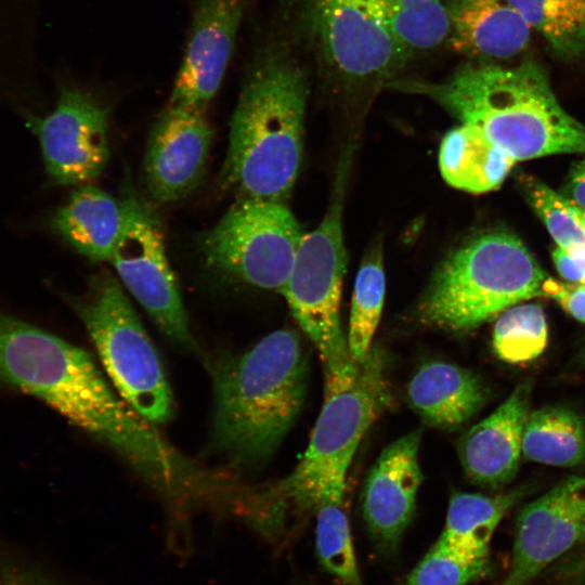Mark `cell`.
<instances>
[{
    "instance_id": "44dd1931",
    "label": "cell",
    "mask_w": 585,
    "mask_h": 585,
    "mask_svg": "<svg viewBox=\"0 0 585 585\" xmlns=\"http://www.w3.org/2000/svg\"><path fill=\"white\" fill-rule=\"evenodd\" d=\"M515 164L484 133L466 123L450 130L440 145L439 168L445 182L473 194L498 188Z\"/></svg>"
},
{
    "instance_id": "d6986e66",
    "label": "cell",
    "mask_w": 585,
    "mask_h": 585,
    "mask_svg": "<svg viewBox=\"0 0 585 585\" xmlns=\"http://www.w3.org/2000/svg\"><path fill=\"white\" fill-rule=\"evenodd\" d=\"M413 410L430 426L454 429L484 405L487 390L471 370L434 361L419 367L407 385Z\"/></svg>"
},
{
    "instance_id": "4316f807",
    "label": "cell",
    "mask_w": 585,
    "mask_h": 585,
    "mask_svg": "<svg viewBox=\"0 0 585 585\" xmlns=\"http://www.w3.org/2000/svg\"><path fill=\"white\" fill-rule=\"evenodd\" d=\"M521 186L526 202L544 222L557 247L585 258V210L541 180L523 176Z\"/></svg>"
},
{
    "instance_id": "ac0fdd59",
    "label": "cell",
    "mask_w": 585,
    "mask_h": 585,
    "mask_svg": "<svg viewBox=\"0 0 585 585\" xmlns=\"http://www.w3.org/2000/svg\"><path fill=\"white\" fill-rule=\"evenodd\" d=\"M452 49L471 61L511 58L526 49L531 27L506 0H446Z\"/></svg>"
},
{
    "instance_id": "4fadbf2b",
    "label": "cell",
    "mask_w": 585,
    "mask_h": 585,
    "mask_svg": "<svg viewBox=\"0 0 585 585\" xmlns=\"http://www.w3.org/2000/svg\"><path fill=\"white\" fill-rule=\"evenodd\" d=\"M508 572L499 585H529L585 542V477L573 476L525 505L517 517Z\"/></svg>"
},
{
    "instance_id": "f1b7e54d",
    "label": "cell",
    "mask_w": 585,
    "mask_h": 585,
    "mask_svg": "<svg viewBox=\"0 0 585 585\" xmlns=\"http://www.w3.org/2000/svg\"><path fill=\"white\" fill-rule=\"evenodd\" d=\"M343 498H329L316 507L315 546L321 566L346 585H361Z\"/></svg>"
},
{
    "instance_id": "5bb4252c",
    "label": "cell",
    "mask_w": 585,
    "mask_h": 585,
    "mask_svg": "<svg viewBox=\"0 0 585 585\" xmlns=\"http://www.w3.org/2000/svg\"><path fill=\"white\" fill-rule=\"evenodd\" d=\"M213 130L205 110L170 104L148 138L144 177L150 195L171 203L188 195L203 178Z\"/></svg>"
},
{
    "instance_id": "d6a6232c",
    "label": "cell",
    "mask_w": 585,
    "mask_h": 585,
    "mask_svg": "<svg viewBox=\"0 0 585 585\" xmlns=\"http://www.w3.org/2000/svg\"><path fill=\"white\" fill-rule=\"evenodd\" d=\"M566 195L585 210V159L570 168L566 184Z\"/></svg>"
},
{
    "instance_id": "ba28073f",
    "label": "cell",
    "mask_w": 585,
    "mask_h": 585,
    "mask_svg": "<svg viewBox=\"0 0 585 585\" xmlns=\"http://www.w3.org/2000/svg\"><path fill=\"white\" fill-rule=\"evenodd\" d=\"M303 235L285 203L239 197L199 245L206 265L218 274L281 292Z\"/></svg>"
},
{
    "instance_id": "4dcf8cb0",
    "label": "cell",
    "mask_w": 585,
    "mask_h": 585,
    "mask_svg": "<svg viewBox=\"0 0 585 585\" xmlns=\"http://www.w3.org/2000/svg\"><path fill=\"white\" fill-rule=\"evenodd\" d=\"M542 289L544 295L552 298L571 316L585 323V284L546 278Z\"/></svg>"
},
{
    "instance_id": "5b68a950",
    "label": "cell",
    "mask_w": 585,
    "mask_h": 585,
    "mask_svg": "<svg viewBox=\"0 0 585 585\" xmlns=\"http://www.w3.org/2000/svg\"><path fill=\"white\" fill-rule=\"evenodd\" d=\"M0 380L102 441L118 434L128 419L127 405L84 350L1 312Z\"/></svg>"
},
{
    "instance_id": "7a4b0ae2",
    "label": "cell",
    "mask_w": 585,
    "mask_h": 585,
    "mask_svg": "<svg viewBox=\"0 0 585 585\" xmlns=\"http://www.w3.org/2000/svg\"><path fill=\"white\" fill-rule=\"evenodd\" d=\"M308 77L281 43L259 49L230 121L223 181L239 197L285 202L303 150Z\"/></svg>"
},
{
    "instance_id": "cb8c5ba5",
    "label": "cell",
    "mask_w": 585,
    "mask_h": 585,
    "mask_svg": "<svg viewBox=\"0 0 585 585\" xmlns=\"http://www.w3.org/2000/svg\"><path fill=\"white\" fill-rule=\"evenodd\" d=\"M522 456L528 460L572 467L585 459V422L574 411L547 406L530 411L523 431Z\"/></svg>"
},
{
    "instance_id": "7c38bea8",
    "label": "cell",
    "mask_w": 585,
    "mask_h": 585,
    "mask_svg": "<svg viewBox=\"0 0 585 585\" xmlns=\"http://www.w3.org/2000/svg\"><path fill=\"white\" fill-rule=\"evenodd\" d=\"M26 120L51 183L81 185L102 174L109 155L107 109L91 95L63 88L49 115L29 114Z\"/></svg>"
},
{
    "instance_id": "52a82bcc",
    "label": "cell",
    "mask_w": 585,
    "mask_h": 585,
    "mask_svg": "<svg viewBox=\"0 0 585 585\" xmlns=\"http://www.w3.org/2000/svg\"><path fill=\"white\" fill-rule=\"evenodd\" d=\"M120 396L150 422L172 415V394L158 354L109 271L91 276L82 296L69 299Z\"/></svg>"
},
{
    "instance_id": "9c48e42d",
    "label": "cell",
    "mask_w": 585,
    "mask_h": 585,
    "mask_svg": "<svg viewBox=\"0 0 585 585\" xmlns=\"http://www.w3.org/2000/svg\"><path fill=\"white\" fill-rule=\"evenodd\" d=\"M341 188L316 229L304 234L281 290L290 312L318 351L324 368L352 356L340 326L339 306L347 269Z\"/></svg>"
},
{
    "instance_id": "8fae6325",
    "label": "cell",
    "mask_w": 585,
    "mask_h": 585,
    "mask_svg": "<svg viewBox=\"0 0 585 585\" xmlns=\"http://www.w3.org/2000/svg\"><path fill=\"white\" fill-rule=\"evenodd\" d=\"M121 203L123 226L110 259L120 283L170 340L194 348L157 216L133 192H125Z\"/></svg>"
},
{
    "instance_id": "e575fe53",
    "label": "cell",
    "mask_w": 585,
    "mask_h": 585,
    "mask_svg": "<svg viewBox=\"0 0 585 585\" xmlns=\"http://www.w3.org/2000/svg\"><path fill=\"white\" fill-rule=\"evenodd\" d=\"M25 3H30V2H25V0H0V30L6 31V29L11 28V26L13 27L16 26L15 24L4 23V21L15 22L14 20H3L2 17L4 18L25 17L24 15H18V13L24 14L25 12V11H21L20 9H26L24 5L18 6V4H25ZM0 35L8 36L9 34L0 32Z\"/></svg>"
},
{
    "instance_id": "7402d4cb",
    "label": "cell",
    "mask_w": 585,
    "mask_h": 585,
    "mask_svg": "<svg viewBox=\"0 0 585 585\" xmlns=\"http://www.w3.org/2000/svg\"><path fill=\"white\" fill-rule=\"evenodd\" d=\"M523 494L522 489L495 495L453 493L445 526L437 543L468 558H489L495 529Z\"/></svg>"
},
{
    "instance_id": "277c9868",
    "label": "cell",
    "mask_w": 585,
    "mask_h": 585,
    "mask_svg": "<svg viewBox=\"0 0 585 585\" xmlns=\"http://www.w3.org/2000/svg\"><path fill=\"white\" fill-rule=\"evenodd\" d=\"M324 401L306 452L294 471L263 487L275 517L289 507L314 510L329 498H343L346 477L364 434L386 406V356L372 347L366 359L324 368Z\"/></svg>"
},
{
    "instance_id": "d4e9b609",
    "label": "cell",
    "mask_w": 585,
    "mask_h": 585,
    "mask_svg": "<svg viewBox=\"0 0 585 585\" xmlns=\"http://www.w3.org/2000/svg\"><path fill=\"white\" fill-rule=\"evenodd\" d=\"M568 61L585 58V0H506Z\"/></svg>"
},
{
    "instance_id": "3957f363",
    "label": "cell",
    "mask_w": 585,
    "mask_h": 585,
    "mask_svg": "<svg viewBox=\"0 0 585 585\" xmlns=\"http://www.w3.org/2000/svg\"><path fill=\"white\" fill-rule=\"evenodd\" d=\"M307 365L298 335L280 329L214 364V447L238 468L268 459L304 401Z\"/></svg>"
},
{
    "instance_id": "484cf974",
    "label": "cell",
    "mask_w": 585,
    "mask_h": 585,
    "mask_svg": "<svg viewBox=\"0 0 585 585\" xmlns=\"http://www.w3.org/2000/svg\"><path fill=\"white\" fill-rule=\"evenodd\" d=\"M386 294L382 250L374 246L364 257L355 276L347 343L356 362L366 359L377 329Z\"/></svg>"
},
{
    "instance_id": "1f68e13d",
    "label": "cell",
    "mask_w": 585,
    "mask_h": 585,
    "mask_svg": "<svg viewBox=\"0 0 585 585\" xmlns=\"http://www.w3.org/2000/svg\"><path fill=\"white\" fill-rule=\"evenodd\" d=\"M552 261L567 282L585 284V258L571 256L557 247L552 251Z\"/></svg>"
},
{
    "instance_id": "9a60e30c",
    "label": "cell",
    "mask_w": 585,
    "mask_h": 585,
    "mask_svg": "<svg viewBox=\"0 0 585 585\" xmlns=\"http://www.w3.org/2000/svg\"><path fill=\"white\" fill-rule=\"evenodd\" d=\"M246 4L247 0H194L170 104L205 110L226 72Z\"/></svg>"
},
{
    "instance_id": "e0dca14e",
    "label": "cell",
    "mask_w": 585,
    "mask_h": 585,
    "mask_svg": "<svg viewBox=\"0 0 585 585\" xmlns=\"http://www.w3.org/2000/svg\"><path fill=\"white\" fill-rule=\"evenodd\" d=\"M530 401L531 385H518L495 411L460 438L458 457L471 482L496 489L514 479L522 457Z\"/></svg>"
},
{
    "instance_id": "2e32d148",
    "label": "cell",
    "mask_w": 585,
    "mask_h": 585,
    "mask_svg": "<svg viewBox=\"0 0 585 585\" xmlns=\"http://www.w3.org/2000/svg\"><path fill=\"white\" fill-rule=\"evenodd\" d=\"M419 445V430L390 443L364 483L362 517L376 548L385 556L395 552L415 511L422 479Z\"/></svg>"
},
{
    "instance_id": "836d02e7",
    "label": "cell",
    "mask_w": 585,
    "mask_h": 585,
    "mask_svg": "<svg viewBox=\"0 0 585 585\" xmlns=\"http://www.w3.org/2000/svg\"><path fill=\"white\" fill-rule=\"evenodd\" d=\"M0 585H64L39 571H21L5 576Z\"/></svg>"
},
{
    "instance_id": "6da1fadb",
    "label": "cell",
    "mask_w": 585,
    "mask_h": 585,
    "mask_svg": "<svg viewBox=\"0 0 585 585\" xmlns=\"http://www.w3.org/2000/svg\"><path fill=\"white\" fill-rule=\"evenodd\" d=\"M387 87L430 98L516 161L585 154V126L561 106L533 60L515 66L470 61L444 81L394 79Z\"/></svg>"
},
{
    "instance_id": "83f0119b",
    "label": "cell",
    "mask_w": 585,
    "mask_h": 585,
    "mask_svg": "<svg viewBox=\"0 0 585 585\" xmlns=\"http://www.w3.org/2000/svg\"><path fill=\"white\" fill-rule=\"evenodd\" d=\"M548 327L540 304H516L499 313L493 328L496 355L509 364L538 358L547 347Z\"/></svg>"
},
{
    "instance_id": "8992f818",
    "label": "cell",
    "mask_w": 585,
    "mask_h": 585,
    "mask_svg": "<svg viewBox=\"0 0 585 585\" xmlns=\"http://www.w3.org/2000/svg\"><path fill=\"white\" fill-rule=\"evenodd\" d=\"M545 274L523 243L507 232L479 235L438 268L418 308L429 326L465 332L543 295Z\"/></svg>"
},
{
    "instance_id": "f546056e",
    "label": "cell",
    "mask_w": 585,
    "mask_h": 585,
    "mask_svg": "<svg viewBox=\"0 0 585 585\" xmlns=\"http://www.w3.org/2000/svg\"><path fill=\"white\" fill-rule=\"evenodd\" d=\"M489 571V558L472 559L435 544L395 585H468Z\"/></svg>"
},
{
    "instance_id": "603a6c76",
    "label": "cell",
    "mask_w": 585,
    "mask_h": 585,
    "mask_svg": "<svg viewBox=\"0 0 585 585\" xmlns=\"http://www.w3.org/2000/svg\"><path fill=\"white\" fill-rule=\"evenodd\" d=\"M368 9L412 58L450 37L451 21L442 0H365Z\"/></svg>"
},
{
    "instance_id": "30bf717a",
    "label": "cell",
    "mask_w": 585,
    "mask_h": 585,
    "mask_svg": "<svg viewBox=\"0 0 585 585\" xmlns=\"http://www.w3.org/2000/svg\"><path fill=\"white\" fill-rule=\"evenodd\" d=\"M307 9L325 69L343 86L387 87L408 62L365 0H309Z\"/></svg>"
},
{
    "instance_id": "ffe728a7",
    "label": "cell",
    "mask_w": 585,
    "mask_h": 585,
    "mask_svg": "<svg viewBox=\"0 0 585 585\" xmlns=\"http://www.w3.org/2000/svg\"><path fill=\"white\" fill-rule=\"evenodd\" d=\"M121 200L86 183L55 213L52 226L77 252L93 262L110 261L123 226Z\"/></svg>"
}]
</instances>
